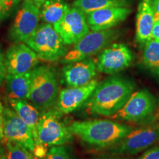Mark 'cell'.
<instances>
[{
	"label": "cell",
	"instance_id": "6da1fadb",
	"mask_svg": "<svg viewBox=\"0 0 159 159\" xmlns=\"http://www.w3.org/2000/svg\"><path fill=\"white\" fill-rule=\"evenodd\" d=\"M135 89L128 79L112 77L100 84L85 102L87 111L91 114L110 117L122 108Z\"/></svg>",
	"mask_w": 159,
	"mask_h": 159
},
{
	"label": "cell",
	"instance_id": "7a4b0ae2",
	"mask_svg": "<svg viewBox=\"0 0 159 159\" xmlns=\"http://www.w3.org/2000/svg\"><path fill=\"white\" fill-rule=\"evenodd\" d=\"M68 128L84 142L98 148L117 144L132 130L130 126L107 119L76 121Z\"/></svg>",
	"mask_w": 159,
	"mask_h": 159
},
{
	"label": "cell",
	"instance_id": "3957f363",
	"mask_svg": "<svg viewBox=\"0 0 159 159\" xmlns=\"http://www.w3.org/2000/svg\"><path fill=\"white\" fill-rule=\"evenodd\" d=\"M59 95V85L54 68L47 65L32 70L30 92L28 99L42 112L54 108Z\"/></svg>",
	"mask_w": 159,
	"mask_h": 159
},
{
	"label": "cell",
	"instance_id": "277c9868",
	"mask_svg": "<svg viewBox=\"0 0 159 159\" xmlns=\"http://www.w3.org/2000/svg\"><path fill=\"white\" fill-rule=\"evenodd\" d=\"M25 43L36 53L39 59L45 61H58L68 52L54 27L47 23L39 25Z\"/></svg>",
	"mask_w": 159,
	"mask_h": 159
},
{
	"label": "cell",
	"instance_id": "5b68a950",
	"mask_svg": "<svg viewBox=\"0 0 159 159\" xmlns=\"http://www.w3.org/2000/svg\"><path fill=\"white\" fill-rule=\"evenodd\" d=\"M117 36L118 32L112 29L89 31L74 43L73 48L61 59V63L68 64L89 58L106 48Z\"/></svg>",
	"mask_w": 159,
	"mask_h": 159
},
{
	"label": "cell",
	"instance_id": "8992f818",
	"mask_svg": "<svg viewBox=\"0 0 159 159\" xmlns=\"http://www.w3.org/2000/svg\"><path fill=\"white\" fill-rule=\"evenodd\" d=\"M61 114L54 108L43 112L37 127V143L44 146H61L70 142L73 134L60 119Z\"/></svg>",
	"mask_w": 159,
	"mask_h": 159
},
{
	"label": "cell",
	"instance_id": "52a82bcc",
	"mask_svg": "<svg viewBox=\"0 0 159 159\" xmlns=\"http://www.w3.org/2000/svg\"><path fill=\"white\" fill-rule=\"evenodd\" d=\"M40 6L33 0H23L18 7L9 36L15 43L25 42L39 27Z\"/></svg>",
	"mask_w": 159,
	"mask_h": 159
},
{
	"label": "cell",
	"instance_id": "ba28073f",
	"mask_svg": "<svg viewBox=\"0 0 159 159\" xmlns=\"http://www.w3.org/2000/svg\"><path fill=\"white\" fill-rule=\"evenodd\" d=\"M156 100L148 90L133 92L126 103L111 119L124 121H139L148 117L156 108Z\"/></svg>",
	"mask_w": 159,
	"mask_h": 159
},
{
	"label": "cell",
	"instance_id": "9c48e42d",
	"mask_svg": "<svg viewBox=\"0 0 159 159\" xmlns=\"http://www.w3.org/2000/svg\"><path fill=\"white\" fill-rule=\"evenodd\" d=\"M53 27L66 45L74 44L90 29L86 15L75 7H69L64 16Z\"/></svg>",
	"mask_w": 159,
	"mask_h": 159
},
{
	"label": "cell",
	"instance_id": "30bf717a",
	"mask_svg": "<svg viewBox=\"0 0 159 159\" xmlns=\"http://www.w3.org/2000/svg\"><path fill=\"white\" fill-rule=\"evenodd\" d=\"M159 142V125L131 130L117 143L114 152L122 154H136Z\"/></svg>",
	"mask_w": 159,
	"mask_h": 159
},
{
	"label": "cell",
	"instance_id": "8fae6325",
	"mask_svg": "<svg viewBox=\"0 0 159 159\" xmlns=\"http://www.w3.org/2000/svg\"><path fill=\"white\" fill-rule=\"evenodd\" d=\"M3 134L6 142L17 143L33 152L35 141L31 129L12 108L4 107Z\"/></svg>",
	"mask_w": 159,
	"mask_h": 159
},
{
	"label": "cell",
	"instance_id": "7c38bea8",
	"mask_svg": "<svg viewBox=\"0 0 159 159\" xmlns=\"http://www.w3.org/2000/svg\"><path fill=\"white\" fill-rule=\"evenodd\" d=\"M133 55L124 43H113L100 52L97 58V69L99 72L113 75L130 66Z\"/></svg>",
	"mask_w": 159,
	"mask_h": 159
},
{
	"label": "cell",
	"instance_id": "4fadbf2b",
	"mask_svg": "<svg viewBox=\"0 0 159 159\" xmlns=\"http://www.w3.org/2000/svg\"><path fill=\"white\" fill-rule=\"evenodd\" d=\"M5 62L7 74H23L35 68L39 58L29 46L18 42L11 46L6 52Z\"/></svg>",
	"mask_w": 159,
	"mask_h": 159
},
{
	"label": "cell",
	"instance_id": "5bb4252c",
	"mask_svg": "<svg viewBox=\"0 0 159 159\" xmlns=\"http://www.w3.org/2000/svg\"><path fill=\"white\" fill-rule=\"evenodd\" d=\"M98 84L97 80H93L82 86L68 87L63 89L59 93L54 109L61 115L73 112L86 102Z\"/></svg>",
	"mask_w": 159,
	"mask_h": 159
},
{
	"label": "cell",
	"instance_id": "9a60e30c",
	"mask_svg": "<svg viewBox=\"0 0 159 159\" xmlns=\"http://www.w3.org/2000/svg\"><path fill=\"white\" fill-rule=\"evenodd\" d=\"M97 71V63L86 58L65 66L62 69L63 80L68 87L82 86L94 80Z\"/></svg>",
	"mask_w": 159,
	"mask_h": 159
},
{
	"label": "cell",
	"instance_id": "2e32d148",
	"mask_svg": "<svg viewBox=\"0 0 159 159\" xmlns=\"http://www.w3.org/2000/svg\"><path fill=\"white\" fill-rule=\"evenodd\" d=\"M130 13L128 7H105L86 14V19L91 30H102L111 29L126 19Z\"/></svg>",
	"mask_w": 159,
	"mask_h": 159
},
{
	"label": "cell",
	"instance_id": "e0dca14e",
	"mask_svg": "<svg viewBox=\"0 0 159 159\" xmlns=\"http://www.w3.org/2000/svg\"><path fill=\"white\" fill-rule=\"evenodd\" d=\"M154 25L152 0H141L136 16V38L138 42L145 43L152 39Z\"/></svg>",
	"mask_w": 159,
	"mask_h": 159
},
{
	"label": "cell",
	"instance_id": "ac0fdd59",
	"mask_svg": "<svg viewBox=\"0 0 159 159\" xmlns=\"http://www.w3.org/2000/svg\"><path fill=\"white\" fill-rule=\"evenodd\" d=\"M9 102L12 109L19 115L22 120L30 127L33 134L35 144L37 142V127L42 112L27 99H10Z\"/></svg>",
	"mask_w": 159,
	"mask_h": 159
},
{
	"label": "cell",
	"instance_id": "d6986e66",
	"mask_svg": "<svg viewBox=\"0 0 159 159\" xmlns=\"http://www.w3.org/2000/svg\"><path fill=\"white\" fill-rule=\"evenodd\" d=\"M5 87L10 99H28L30 92L32 71L23 74H7Z\"/></svg>",
	"mask_w": 159,
	"mask_h": 159
},
{
	"label": "cell",
	"instance_id": "ffe728a7",
	"mask_svg": "<svg viewBox=\"0 0 159 159\" xmlns=\"http://www.w3.org/2000/svg\"><path fill=\"white\" fill-rule=\"evenodd\" d=\"M69 8L65 0H46L40 6V16L43 22L54 25L61 21Z\"/></svg>",
	"mask_w": 159,
	"mask_h": 159
},
{
	"label": "cell",
	"instance_id": "44dd1931",
	"mask_svg": "<svg viewBox=\"0 0 159 159\" xmlns=\"http://www.w3.org/2000/svg\"><path fill=\"white\" fill-rule=\"evenodd\" d=\"M128 0H75L73 7L83 11L85 15L97 10L111 7H127Z\"/></svg>",
	"mask_w": 159,
	"mask_h": 159
},
{
	"label": "cell",
	"instance_id": "7402d4cb",
	"mask_svg": "<svg viewBox=\"0 0 159 159\" xmlns=\"http://www.w3.org/2000/svg\"><path fill=\"white\" fill-rule=\"evenodd\" d=\"M143 63L152 73L159 75V41L151 39L144 43Z\"/></svg>",
	"mask_w": 159,
	"mask_h": 159
},
{
	"label": "cell",
	"instance_id": "603a6c76",
	"mask_svg": "<svg viewBox=\"0 0 159 159\" xmlns=\"http://www.w3.org/2000/svg\"><path fill=\"white\" fill-rule=\"evenodd\" d=\"M7 159H34L33 152L17 143L6 142Z\"/></svg>",
	"mask_w": 159,
	"mask_h": 159
},
{
	"label": "cell",
	"instance_id": "cb8c5ba5",
	"mask_svg": "<svg viewBox=\"0 0 159 159\" xmlns=\"http://www.w3.org/2000/svg\"><path fill=\"white\" fill-rule=\"evenodd\" d=\"M42 159H71V158L67 149L61 145L52 147Z\"/></svg>",
	"mask_w": 159,
	"mask_h": 159
},
{
	"label": "cell",
	"instance_id": "d4e9b609",
	"mask_svg": "<svg viewBox=\"0 0 159 159\" xmlns=\"http://www.w3.org/2000/svg\"><path fill=\"white\" fill-rule=\"evenodd\" d=\"M21 0H0V21L11 15Z\"/></svg>",
	"mask_w": 159,
	"mask_h": 159
},
{
	"label": "cell",
	"instance_id": "484cf974",
	"mask_svg": "<svg viewBox=\"0 0 159 159\" xmlns=\"http://www.w3.org/2000/svg\"><path fill=\"white\" fill-rule=\"evenodd\" d=\"M47 152H48V150H47V147L41 144V143H37L35 144L34 149L32 152H33L35 158H43L47 155Z\"/></svg>",
	"mask_w": 159,
	"mask_h": 159
},
{
	"label": "cell",
	"instance_id": "4316f807",
	"mask_svg": "<svg viewBox=\"0 0 159 159\" xmlns=\"http://www.w3.org/2000/svg\"><path fill=\"white\" fill-rule=\"evenodd\" d=\"M138 159H159V147H155L147 150Z\"/></svg>",
	"mask_w": 159,
	"mask_h": 159
},
{
	"label": "cell",
	"instance_id": "83f0119b",
	"mask_svg": "<svg viewBox=\"0 0 159 159\" xmlns=\"http://www.w3.org/2000/svg\"><path fill=\"white\" fill-rule=\"evenodd\" d=\"M6 75H7V70L5 67V57L0 50V85L3 83Z\"/></svg>",
	"mask_w": 159,
	"mask_h": 159
},
{
	"label": "cell",
	"instance_id": "f1b7e54d",
	"mask_svg": "<svg viewBox=\"0 0 159 159\" xmlns=\"http://www.w3.org/2000/svg\"><path fill=\"white\" fill-rule=\"evenodd\" d=\"M3 112L4 107L0 101V141L4 140L3 134Z\"/></svg>",
	"mask_w": 159,
	"mask_h": 159
},
{
	"label": "cell",
	"instance_id": "f546056e",
	"mask_svg": "<svg viewBox=\"0 0 159 159\" xmlns=\"http://www.w3.org/2000/svg\"><path fill=\"white\" fill-rule=\"evenodd\" d=\"M152 8L154 12L155 21L159 18V0H152Z\"/></svg>",
	"mask_w": 159,
	"mask_h": 159
},
{
	"label": "cell",
	"instance_id": "4dcf8cb0",
	"mask_svg": "<svg viewBox=\"0 0 159 159\" xmlns=\"http://www.w3.org/2000/svg\"><path fill=\"white\" fill-rule=\"evenodd\" d=\"M152 39L159 41V24L157 22H155L153 29H152Z\"/></svg>",
	"mask_w": 159,
	"mask_h": 159
},
{
	"label": "cell",
	"instance_id": "1f68e13d",
	"mask_svg": "<svg viewBox=\"0 0 159 159\" xmlns=\"http://www.w3.org/2000/svg\"><path fill=\"white\" fill-rule=\"evenodd\" d=\"M0 159H7V152L2 147H0Z\"/></svg>",
	"mask_w": 159,
	"mask_h": 159
},
{
	"label": "cell",
	"instance_id": "d6a6232c",
	"mask_svg": "<svg viewBox=\"0 0 159 159\" xmlns=\"http://www.w3.org/2000/svg\"><path fill=\"white\" fill-rule=\"evenodd\" d=\"M33 1L35 2L39 6H41V4H42L44 1H46V0H33Z\"/></svg>",
	"mask_w": 159,
	"mask_h": 159
},
{
	"label": "cell",
	"instance_id": "836d02e7",
	"mask_svg": "<svg viewBox=\"0 0 159 159\" xmlns=\"http://www.w3.org/2000/svg\"><path fill=\"white\" fill-rule=\"evenodd\" d=\"M155 22H157V23L159 24V18L157 20H156V21H155Z\"/></svg>",
	"mask_w": 159,
	"mask_h": 159
},
{
	"label": "cell",
	"instance_id": "e575fe53",
	"mask_svg": "<svg viewBox=\"0 0 159 159\" xmlns=\"http://www.w3.org/2000/svg\"><path fill=\"white\" fill-rule=\"evenodd\" d=\"M158 120H159V116H158Z\"/></svg>",
	"mask_w": 159,
	"mask_h": 159
}]
</instances>
